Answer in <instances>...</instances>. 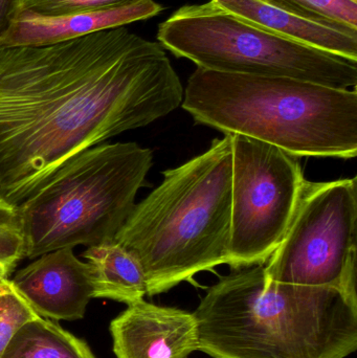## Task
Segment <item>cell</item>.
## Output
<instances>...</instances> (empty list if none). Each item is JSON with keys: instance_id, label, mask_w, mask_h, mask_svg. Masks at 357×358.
<instances>
[{"instance_id": "3", "label": "cell", "mask_w": 357, "mask_h": 358, "mask_svg": "<svg viewBox=\"0 0 357 358\" xmlns=\"http://www.w3.org/2000/svg\"><path fill=\"white\" fill-rule=\"evenodd\" d=\"M232 172L226 134L203 155L166 170L161 185L136 204L115 241L140 263L148 296L228 263Z\"/></svg>"}, {"instance_id": "10", "label": "cell", "mask_w": 357, "mask_h": 358, "mask_svg": "<svg viewBox=\"0 0 357 358\" xmlns=\"http://www.w3.org/2000/svg\"><path fill=\"white\" fill-rule=\"evenodd\" d=\"M117 358H187L199 349L194 313L142 300L110 324Z\"/></svg>"}, {"instance_id": "19", "label": "cell", "mask_w": 357, "mask_h": 358, "mask_svg": "<svg viewBox=\"0 0 357 358\" xmlns=\"http://www.w3.org/2000/svg\"><path fill=\"white\" fill-rule=\"evenodd\" d=\"M0 229H19L17 206L0 198Z\"/></svg>"}, {"instance_id": "2", "label": "cell", "mask_w": 357, "mask_h": 358, "mask_svg": "<svg viewBox=\"0 0 357 358\" xmlns=\"http://www.w3.org/2000/svg\"><path fill=\"white\" fill-rule=\"evenodd\" d=\"M213 358H346L357 349V300L266 279L264 264L220 278L195 310Z\"/></svg>"}, {"instance_id": "18", "label": "cell", "mask_w": 357, "mask_h": 358, "mask_svg": "<svg viewBox=\"0 0 357 358\" xmlns=\"http://www.w3.org/2000/svg\"><path fill=\"white\" fill-rule=\"evenodd\" d=\"M23 258V240L19 229H0V279L8 278Z\"/></svg>"}, {"instance_id": "13", "label": "cell", "mask_w": 357, "mask_h": 358, "mask_svg": "<svg viewBox=\"0 0 357 358\" xmlns=\"http://www.w3.org/2000/svg\"><path fill=\"white\" fill-rule=\"evenodd\" d=\"M94 286V298L127 305L144 300L147 282L138 261L115 241L89 246L83 252Z\"/></svg>"}, {"instance_id": "14", "label": "cell", "mask_w": 357, "mask_h": 358, "mask_svg": "<svg viewBox=\"0 0 357 358\" xmlns=\"http://www.w3.org/2000/svg\"><path fill=\"white\" fill-rule=\"evenodd\" d=\"M0 358H96L84 341L48 319L25 324Z\"/></svg>"}, {"instance_id": "9", "label": "cell", "mask_w": 357, "mask_h": 358, "mask_svg": "<svg viewBox=\"0 0 357 358\" xmlns=\"http://www.w3.org/2000/svg\"><path fill=\"white\" fill-rule=\"evenodd\" d=\"M12 282L39 317L52 321L83 319L94 298L89 266L77 258L73 248L38 257L17 271Z\"/></svg>"}, {"instance_id": "15", "label": "cell", "mask_w": 357, "mask_h": 358, "mask_svg": "<svg viewBox=\"0 0 357 358\" xmlns=\"http://www.w3.org/2000/svg\"><path fill=\"white\" fill-rule=\"evenodd\" d=\"M299 16L357 31V0H258Z\"/></svg>"}, {"instance_id": "6", "label": "cell", "mask_w": 357, "mask_h": 358, "mask_svg": "<svg viewBox=\"0 0 357 358\" xmlns=\"http://www.w3.org/2000/svg\"><path fill=\"white\" fill-rule=\"evenodd\" d=\"M157 40L198 69L287 77L349 90L357 60L287 39L214 2L184 6L159 24Z\"/></svg>"}, {"instance_id": "11", "label": "cell", "mask_w": 357, "mask_h": 358, "mask_svg": "<svg viewBox=\"0 0 357 358\" xmlns=\"http://www.w3.org/2000/svg\"><path fill=\"white\" fill-rule=\"evenodd\" d=\"M161 10V4L154 0H138L105 10L54 16L20 10L13 14L0 39V48L52 45L152 18Z\"/></svg>"}, {"instance_id": "16", "label": "cell", "mask_w": 357, "mask_h": 358, "mask_svg": "<svg viewBox=\"0 0 357 358\" xmlns=\"http://www.w3.org/2000/svg\"><path fill=\"white\" fill-rule=\"evenodd\" d=\"M38 317L12 280L0 279V357L15 334Z\"/></svg>"}, {"instance_id": "7", "label": "cell", "mask_w": 357, "mask_h": 358, "mask_svg": "<svg viewBox=\"0 0 357 358\" xmlns=\"http://www.w3.org/2000/svg\"><path fill=\"white\" fill-rule=\"evenodd\" d=\"M264 269L268 281L333 288L357 300L356 178L305 180L291 224Z\"/></svg>"}, {"instance_id": "4", "label": "cell", "mask_w": 357, "mask_h": 358, "mask_svg": "<svg viewBox=\"0 0 357 358\" xmlns=\"http://www.w3.org/2000/svg\"><path fill=\"white\" fill-rule=\"evenodd\" d=\"M182 107L201 125L272 145L298 157L357 155V92L272 76L198 69Z\"/></svg>"}, {"instance_id": "12", "label": "cell", "mask_w": 357, "mask_h": 358, "mask_svg": "<svg viewBox=\"0 0 357 358\" xmlns=\"http://www.w3.org/2000/svg\"><path fill=\"white\" fill-rule=\"evenodd\" d=\"M210 1L287 39L357 60V31L318 22L258 0Z\"/></svg>"}, {"instance_id": "8", "label": "cell", "mask_w": 357, "mask_h": 358, "mask_svg": "<svg viewBox=\"0 0 357 358\" xmlns=\"http://www.w3.org/2000/svg\"><path fill=\"white\" fill-rule=\"evenodd\" d=\"M232 141V219L228 263L235 269L268 262L282 241L306 179L300 157L272 145Z\"/></svg>"}, {"instance_id": "1", "label": "cell", "mask_w": 357, "mask_h": 358, "mask_svg": "<svg viewBox=\"0 0 357 358\" xmlns=\"http://www.w3.org/2000/svg\"><path fill=\"white\" fill-rule=\"evenodd\" d=\"M163 46L126 27L0 48V198L17 204L80 153L182 105Z\"/></svg>"}, {"instance_id": "17", "label": "cell", "mask_w": 357, "mask_h": 358, "mask_svg": "<svg viewBox=\"0 0 357 358\" xmlns=\"http://www.w3.org/2000/svg\"><path fill=\"white\" fill-rule=\"evenodd\" d=\"M134 1L138 0H16L14 13L27 10L35 14L54 16L71 13L105 10Z\"/></svg>"}, {"instance_id": "20", "label": "cell", "mask_w": 357, "mask_h": 358, "mask_svg": "<svg viewBox=\"0 0 357 358\" xmlns=\"http://www.w3.org/2000/svg\"><path fill=\"white\" fill-rule=\"evenodd\" d=\"M16 0H0V39L10 24Z\"/></svg>"}, {"instance_id": "5", "label": "cell", "mask_w": 357, "mask_h": 358, "mask_svg": "<svg viewBox=\"0 0 357 358\" xmlns=\"http://www.w3.org/2000/svg\"><path fill=\"white\" fill-rule=\"evenodd\" d=\"M153 165L136 143L101 144L59 168L17 204L23 258L115 241Z\"/></svg>"}]
</instances>
